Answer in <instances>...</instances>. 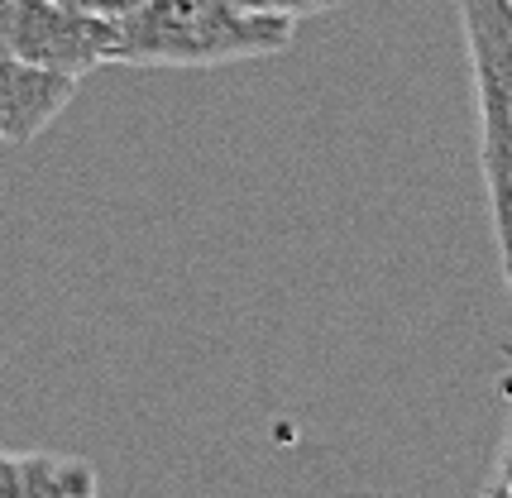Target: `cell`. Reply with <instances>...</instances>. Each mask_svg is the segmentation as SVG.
<instances>
[{
    "instance_id": "cell-1",
    "label": "cell",
    "mask_w": 512,
    "mask_h": 498,
    "mask_svg": "<svg viewBox=\"0 0 512 498\" xmlns=\"http://www.w3.org/2000/svg\"><path fill=\"white\" fill-rule=\"evenodd\" d=\"M292 48V20L249 15L230 0H144L111 20L106 68H225Z\"/></svg>"
},
{
    "instance_id": "cell-2",
    "label": "cell",
    "mask_w": 512,
    "mask_h": 498,
    "mask_svg": "<svg viewBox=\"0 0 512 498\" xmlns=\"http://www.w3.org/2000/svg\"><path fill=\"white\" fill-rule=\"evenodd\" d=\"M465 24L474 106H479V168L489 187L493 235L512 288V0H455Z\"/></svg>"
},
{
    "instance_id": "cell-3",
    "label": "cell",
    "mask_w": 512,
    "mask_h": 498,
    "mask_svg": "<svg viewBox=\"0 0 512 498\" xmlns=\"http://www.w3.org/2000/svg\"><path fill=\"white\" fill-rule=\"evenodd\" d=\"M0 48L82 82L106 68L111 20L87 15L77 0H0Z\"/></svg>"
},
{
    "instance_id": "cell-4",
    "label": "cell",
    "mask_w": 512,
    "mask_h": 498,
    "mask_svg": "<svg viewBox=\"0 0 512 498\" xmlns=\"http://www.w3.org/2000/svg\"><path fill=\"white\" fill-rule=\"evenodd\" d=\"M72 96H77V77L34 68L0 48V139L5 144H29L34 135H44L67 111Z\"/></svg>"
},
{
    "instance_id": "cell-5",
    "label": "cell",
    "mask_w": 512,
    "mask_h": 498,
    "mask_svg": "<svg viewBox=\"0 0 512 498\" xmlns=\"http://www.w3.org/2000/svg\"><path fill=\"white\" fill-rule=\"evenodd\" d=\"M101 475L82 455L5 451L0 446V498H96Z\"/></svg>"
},
{
    "instance_id": "cell-6",
    "label": "cell",
    "mask_w": 512,
    "mask_h": 498,
    "mask_svg": "<svg viewBox=\"0 0 512 498\" xmlns=\"http://www.w3.org/2000/svg\"><path fill=\"white\" fill-rule=\"evenodd\" d=\"M249 15H268V20H312V15H326V10H340L345 0H230Z\"/></svg>"
},
{
    "instance_id": "cell-7",
    "label": "cell",
    "mask_w": 512,
    "mask_h": 498,
    "mask_svg": "<svg viewBox=\"0 0 512 498\" xmlns=\"http://www.w3.org/2000/svg\"><path fill=\"white\" fill-rule=\"evenodd\" d=\"M87 15H96V20H120V15H130V10H139L144 0H77Z\"/></svg>"
},
{
    "instance_id": "cell-8",
    "label": "cell",
    "mask_w": 512,
    "mask_h": 498,
    "mask_svg": "<svg viewBox=\"0 0 512 498\" xmlns=\"http://www.w3.org/2000/svg\"><path fill=\"white\" fill-rule=\"evenodd\" d=\"M498 484H503V494L512 498V422H508V436H503V451H498Z\"/></svg>"
},
{
    "instance_id": "cell-9",
    "label": "cell",
    "mask_w": 512,
    "mask_h": 498,
    "mask_svg": "<svg viewBox=\"0 0 512 498\" xmlns=\"http://www.w3.org/2000/svg\"><path fill=\"white\" fill-rule=\"evenodd\" d=\"M479 498H508V494H503V484L493 479V484H489V489H484V494H479Z\"/></svg>"
}]
</instances>
